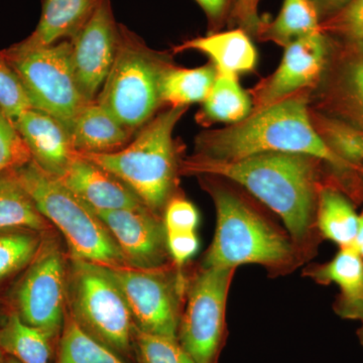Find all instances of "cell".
<instances>
[{"label": "cell", "instance_id": "obj_1", "mask_svg": "<svg viewBox=\"0 0 363 363\" xmlns=\"http://www.w3.org/2000/svg\"><path fill=\"white\" fill-rule=\"evenodd\" d=\"M320 160L306 155L269 152L234 162L194 155L180 162V175L214 176L240 185L281 217L302 259L315 255L319 243L317 204ZM324 164V162H323Z\"/></svg>", "mask_w": 363, "mask_h": 363}, {"label": "cell", "instance_id": "obj_2", "mask_svg": "<svg viewBox=\"0 0 363 363\" xmlns=\"http://www.w3.org/2000/svg\"><path fill=\"white\" fill-rule=\"evenodd\" d=\"M269 152L315 157L341 175L363 174L338 157L318 133L307 90L252 111L240 123L204 131L196 138L195 155L214 161L234 162Z\"/></svg>", "mask_w": 363, "mask_h": 363}, {"label": "cell", "instance_id": "obj_3", "mask_svg": "<svg viewBox=\"0 0 363 363\" xmlns=\"http://www.w3.org/2000/svg\"><path fill=\"white\" fill-rule=\"evenodd\" d=\"M213 199L216 228L202 267L259 264L269 274H285L304 262L290 235L259 208L214 176H199Z\"/></svg>", "mask_w": 363, "mask_h": 363}, {"label": "cell", "instance_id": "obj_4", "mask_svg": "<svg viewBox=\"0 0 363 363\" xmlns=\"http://www.w3.org/2000/svg\"><path fill=\"white\" fill-rule=\"evenodd\" d=\"M188 107H171L152 117L123 149L109 154H78L117 177L143 204L162 217L175 195L180 160L174 130Z\"/></svg>", "mask_w": 363, "mask_h": 363}, {"label": "cell", "instance_id": "obj_5", "mask_svg": "<svg viewBox=\"0 0 363 363\" xmlns=\"http://www.w3.org/2000/svg\"><path fill=\"white\" fill-rule=\"evenodd\" d=\"M13 173L40 213L63 234L72 259L107 267H128L101 219L58 178L33 160Z\"/></svg>", "mask_w": 363, "mask_h": 363}, {"label": "cell", "instance_id": "obj_6", "mask_svg": "<svg viewBox=\"0 0 363 363\" xmlns=\"http://www.w3.org/2000/svg\"><path fill=\"white\" fill-rule=\"evenodd\" d=\"M169 56L152 51L119 23L116 60L96 102L128 130L143 128L162 106L160 84Z\"/></svg>", "mask_w": 363, "mask_h": 363}, {"label": "cell", "instance_id": "obj_7", "mask_svg": "<svg viewBox=\"0 0 363 363\" xmlns=\"http://www.w3.org/2000/svg\"><path fill=\"white\" fill-rule=\"evenodd\" d=\"M67 303L83 330L123 359L131 357L135 348V321L123 293L104 267L72 259Z\"/></svg>", "mask_w": 363, "mask_h": 363}, {"label": "cell", "instance_id": "obj_8", "mask_svg": "<svg viewBox=\"0 0 363 363\" xmlns=\"http://www.w3.org/2000/svg\"><path fill=\"white\" fill-rule=\"evenodd\" d=\"M2 52L20 78L32 108L54 116L66 126L89 104L76 83L70 40L33 50L11 45Z\"/></svg>", "mask_w": 363, "mask_h": 363}, {"label": "cell", "instance_id": "obj_9", "mask_svg": "<svg viewBox=\"0 0 363 363\" xmlns=\"http://www.w3.org/2000/svg\"><path fill=\"white\" fill-rule=\"evenodd\" d=\"M236 269L206 267L188 281L179 343L196 363H218L226 342V306Z\"/></svg>", "mask_w": 363, "mask_h": 363}, {"label": "cell", "instance_id": "obj_10", "mask_svg": "<svg viewBox=\"0 0 363 363\" xmlns=\"http://www.w3.org/2000/svg\"><path fill=\"white\" fill-rule=\"evenodd\" d=\"M123 293L135 328L177 338L188 281L175 264L159 269L104 267Z\"/></svg>", "mask_w": 363, "mask_h": 363}, {"label": "cell", "instance_id": "obj_11", "mask_svg": "<svg viewBox=\"0 0 363 363\" xmlns=\"http://www.w3.org/2000/svg\"><path fill=\"white\" fill-rule=\"evenodd\" d=\"M67 272L65 259L51 241L43 243L16 291L18 315L26 324L54 339L66 319Z\"/></svg>", "mask_w": 363, "mask_h": 363}, {"label": "cell", "instance_id": "obj_12", "mask_svg": "<svg viewBox=\"0 0 363 363\" xmlns=\"http://www.w3.org/2000/svg\"><path fill=\"white\" fill-rule=\"evenodd\" d=\"M119 40L111 0H100L89 21L70 40L76 83L86 102L96 101L116 60Z\"/></svg>", "mask_w": 363, "mask_h": 363}, {"label": "cell", "instance_id": "obj_13", "mask_svg": "<svg viewBox=\"0 0 363 363\" xmlns=\"http://www.w3.org/2000/svg\"><path fill=\"white\" fill-rule=\"evenodd\" d=\"M327 56L328 44L323 32L298 38L286 45L278 69L250 92L252 111L312 87L323 73Z\"/></svg>", "mask_w": 363, "mask_h": 363}, {"label": "cell", "instance_id": "obj_14", "mask_svg": "<svg viewBox=\"0 0 363 363\" xmlns=\"http://www.w3.org/2000/svg\"><path fill=\"white\" fill-rule=\"evenodd\" d=\"M95 213L108 229L128 267L152 269L168 264L162 216L145 206Z\"/></svg>", "mask_w": 363, "mask_h": 363}, {"label": "cell", "instance_id": "obj_15", "mask_svg": "<svg viewBox=\"0 0 363 363\" xmlns=\"http://www.w3.org/2000/svg\"><path fill=\"white\" fill-rule=\"evenodd\" d=\"M58 179L94 212L145 206L123 181L78 154Z\"/></svg>", "mask_w": 363, "mask_h": 363}, {"label": "cell", "instance_id": "obj_16", "mask_svg": "<svg viewBox=\"0 0 363 363\" xmlns=\"http://www.w3.org/2000/svg\"><path fill=\"white\" fill-rule=\"evenodd\" d=\"M13 121L33 161L50 175L61 178L77 156L65 126L54 116L33 108Z\"/></svg>", "mask_w": 363, "mask_h": 363}, {"label": "cell", "instance_id": "obj_17", "mask_svg": "<svg viewBox=\"0 0 363 363\" xmlns=\"http://www.w3.org/2000/svg\"><path fill=\"white\" fill-rule=\"evenodd\" d=\"M77 154H109L123 149L135 131L128 130L96 101L85 104L65 126Z\"/></svg>", "mask_w": 363, "mask_h": 363}, {"label": "cell", "instance_id": "obj_18", "mask_svg": "<svg viewBox=\"0 0 363 363\" xmlns=\"http://www.w3.org/2000/svg\"><path fill=\"white\" fill-rule=\"evenodd\" d=\"M100 0H43L42 14L32 35L13 47L33 50L71 40L86 25Z\"/></svg>", "mask_w": 363, "mask_h": 363}, {"label": "cell", "instance_id": "obj_19", "mask_svg": "<svg viewBox=\"0 0 363 363\" xmlns=\"http://www.w3.org/2000/svg\"><path fill=\"white\" fill-rule=\"evenodd\" d=\"M305 274L321 285L334 284L340 290L335 311L351 319L363 298V259L353 247H339L333 259L306 269Z\"/></svg>", "mask_w": 363, "mask_h": 363}, {"label": "cell", "instance_id": "obj_20", "mask_svg": "<svg viewBox=\"0 0 363 363\" xmlns=\"http://www.w3.org/2000/svg\"><path fill=\"white\" fill-rule=\"evenodd\" d=\"M186 50L207 55L217 73L231 77L255 70L257 64V49L242 28L189 40L177 47L175 51Z\"/></svg>", "mask_w": 363, "mask_h": 363}, {"label": "cell", "instance_id": "obj_21", "mask_svg": "<svg viewBox=\"0 0 363 363\" xmlns=\"http://www.w3.org/2000/svg\"><path fill=\"white\" fill-rule=\"evenodd\" d=\"M317 228L324 240L339 247H352L357 238L359 214L337 187L324 184L317 204Z\"/></svg>", "mask_w": 363, "mask_h": 363}, {"label": "cell", "instance_id": "obj_22", "mask_svg": "<svg viewBox=\"0 0 363 363\" xmlns=\"http://www.w3.org/2000/svg\"><path fill=\"white\" fill-rule=\"evenodd\" d=\"M325 101L331 111L330 116L363 133V55L341 67L335 80L329 86Z\"/></svg>", "mask_w": 363, "mask_h": 363}, {"label": "cell", "instance_id": "obj_23", "mask_svg": "<svg viewBox=\"0 0 363 363\" xmlns=\"http://www.w3.org/2000/svg\"><path fill=\"white\" fill-rule=\"evenodd\" d=\"M50 225L13 171L0 175V231L23 229L42 233Z\"/></svg>", "mask_w": 363, "mask_h": 363}, {"label": "cell", "instance_id": "obj_24", "mask_svg": "<svg viewBox=\"0 0 363 363\" xmlns=\"http://www.w3.org/2000/svg\"><path fill=\"white\" fill-rule=\"evenodd\" d=\"M252 99L238 84V77L217 73L210 92L203 101L199 113L201 123H240L250 116Z\"/></svg>", "mask_w": 363, "mask_h": 363}, {"label": "cell", "instance_id": "obj_25", "mask_svg": "<svg viewBox=\"0 0 363 363\" xmlns=\"http://www.w3.org/2000/svg\"><path fill=\"white\" fill-rule=\"evenodd\" d=\"M216 76V69L212 64L192 69L172 64L162 73L160 84L162 104L171 107H188L204 101Z\"/></svg>", "mask_w": 363, "mask_h": 363}, {"label": "cell", "instance_id": "obj_26", "mask_svg": "<svg viewBox=\"0 0 363 363\" xmlns=\"http://www.w3.org/2000/svg\"><path fill=\"white\" fill-rule=\"evenodd\" d=\"M319 32L320 13L313 0H284L276 20L262 23L257 35L285 48L298 38Z\"/></svg>", "mask_w": 363, "mask_h": 363}, {"label": "cell", "instance_id": "obj_27", "mask_svg": "<svg viewBox=\"0 0 363 363\" xmlns=\"http://www.w3.org/2000/svg\"><path fill=\"white\" fill-rule=\"evenodd\" d=\"M52 339L13 313L0 328V350L21 363H52Z\"/></svg>", "mask_w": 363, "mask_h": 363}, {"label": "cell", "instance_id": "obj_28", "mask_svg": "<svg viewBox=\"0 0 363 363\" xmlns=\"http://www.w3.org/2000/svg\"><path fill=\"white\" fill-rule=\"evenodd\" d=\"M56 363H128L83 330L67 313Z\"/></svg>", "mask_w": 363, "mask_h": 363}, {"label": "cell", "instance_id": "obj_29", "mask_svg": "<svg viewBox=\"0 0 363 363\" xmlns=\"http://www.w3.org/2000/svg\"><path fill=\"white\" fill-rule=\"evenodd\" d=\"M315 128L338 157L363 172V133L335 117L310 109Z\"/></svg>", "mask_w": 363, "mask_h": 363}, {"label": "cell", "instance_id": "obj_30", "mask_svg": "<svg viewBox=\"0 0 363 363\" xmlns=\"http://www.w3.org/2000/svg\"><path fill=\"white\" fill-rule=\"evenodd\" d=\"M42 245L35 231H0V281L30 266Z\"/></svg>", "mask_w": 363, "mask_h": 363}, {"label": "cell", "instance_id": "obj_31", "mask_svg": "<svg viewBox=\"0 0 363 363\" xmlns=\"http://www.w3.org/2000/svg\"><path fill=\"white\" fill-rule=\"evenodd\" d=\"M135 341L140 363H196L178 339L145 333L135 328Z\"/></svg>", "mask_w": 363, "mask_h": 363}, {"label": "cell", "instance_id": "obj_32", "mask_svg": "<svg viewBox=\"0 0 363 363\" xmlns=\"http://www.w3.org/2000/svg\"><path fill=\"white\" fill-rule=\"evenodd\" d=\"M32 160L14 121L0 106V175L21 168Z\"/></svg>", "mask_w": 363, "mask_h": 363}, {"label": "cell", "instance_id": "obj_33", "mask_svg": "<svg viewBox=\"0 0 363 363\" xmlns=\"http://www.w3.org/2000/svg\"><path fill=\"white\" fill-rule=\"evenodd\" d=\"M0 106L13 121L32 108L16 71L0 51Z\"/></svg>", "mask_w": 363, "mask_h": 363}, {"label": "cell", "instance_id": "obj_34", "mask_svg": "<svg viewBox=\"0 0 363 363\" xmlns=\"http://www.w3.org/2000/svg\"><path fill=\"white\" fill-rule=\"evenodd\" d=\"M166 233H193L199 225L200 215L192 202L174 195L162 212Z\"/></svg>", "mask_w": 363, "mask_h": 363}, {"label": "cell", "instance_id": "obj_35", "mask_svg": "<svg viewBox=\"0 0 363 363\" xmlns=\"http://www.w3.org/2000/svg\"><path fill=\"white\" fill-rule=\"evenodd\" d=\"M329 25L357 45L363 44V0H350Z\"/></svg>", "mask_w": 363, "mask_h": 363}, {"label": "cell", "instance_id": "obj_36", "mask_svg": "<svg viewBox=\"0 0 363 363\" xmlns=\"http://www.w3.org/2000/svg\"><path fill=\"white\" fill-rule=\"evenodd\" d=\"M167 247L169 259L179 269L192 259L199 250V240L196 231L193 233H166Z\"/></svg>", "mask_w": 363, "mask_h": 363}, {"label": "cell", "instance_id": "obj_37", "mask_svg": "<svg viewBox=\"0 0 363 363\" xmlns=\"http://www.w3.org/2000/svg\"><path fill=\"white\" fill-rule=\"evenodd\" d=\"M259 0H236L233 16L247 33H259L262 21L259 16Z\"/></svg>", "mask_w": 363, "mask_h": 363}, {"label": "cell", "instance_id": "obj_38", "mask_svg": "<svg viewBox=\"0 0 363 363\" xmlns=\"http://www.w3.org/2000/svg\"><path fill=\"white\" fill-rule=\"evenodd\" d=\"M212 23H220L225 16L230 0H196Z\"/></svg>", "mask_w": 363, "mask_h": 363}, {"label": "cell", "instance_id": "obj_39", "mask_svg": "<svg viewBox=\"0 0 363 363\" xmlns=\"http://www.w3.org/2000/svg\"><path fill=\"white\" fill-rule=\"evenodd\" d=\"M318 11H339L342 9L350 0H313Z\"/></svg>", "mask_w": 363, "mask_h": 363}, {"label": "cell", "instance_id": "obj_40", "mask_svg": "<svg viewBox=\"0 0 363 363\" xmlns=\"http://www.w3.org/2000/svg\"><path fill=\"white\" fill-rule=\"evenodd\" d=\"M352 247L357 250V252L362 255L363 259V212L362 214H359L357 238H355Z\"/></svg>", "mask_w": 363, "mask_h": 363}, {"label": "cell", "instance_id": "obj_41", "mask_svg": "<svg viewBox=\"0 0 363 363\" xmlns=\"http://www.w3.org/2000/svg\"><path fill=\"white\" fill-rule=\"evenodd\" d=\"M357 320L360 321V326L359 328L357 329V335L363 350V312L360 314V316L358 317Z\"/></svg>", "mask_w": 363, "mask_h": 363}, {"label": "cell", "instance_id": "obj_42", "mask_svg": "<svg viewBox=\"0 0 363 363\" xmlns=\"http://www.w3.org/2000/svg\"><path fill=\"white\" fill-rule=\"evenodd\" d=\"M363 312V298H362V304H360L359 307L357 308V310H355V312L353 313L352 317H351V320H357L358 317L360 316V314Z\"/></svg>", "mask_w": 363, "mask_h": 363}, {"label": "cell", "instance_id": "obj_43", "mask_svg": "<svg viewBox=\"0 0 363 363\" xmlns=\"http://www.w3.org/2000/svg\"><path fill=\"white\" fill-rule=\"evenodd\" d=\"M6 363H21L18 360H16V358L9 357V359L6 360Z\"/></svg>", "mask_w": 363, "mask_h": 363}, {"label": "cell", "instance_id": "obj_44", "mask_svg": "<svg viewBox=\"0 0 363 363\" xmlns=\"http://www.w3.org/2000/svg\"><path fill=\"white\" fill-rule=\"evenodd\" d=\"M359 45L360 49H362V51H363V44H362V45Z\"/></svg>", "mask_w": 363, "mask_h": 363}]
</instances>
